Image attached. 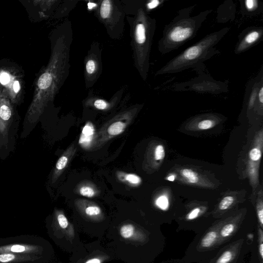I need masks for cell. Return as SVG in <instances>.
Instances as JSON below:
<instances>
[{
  "mask_svg": "<svg viewBox=\"0 0 263 263\" xmlns=\"http://www.w3.org/2000/svg\"><path fill=\"white\" fill-rule=\"evenodd\" d=\"M69 44L64 35L56 40L48 64L39 77L32 101L27 111L21 137L34 128L63 84L68 69Z\"/></svg>",
  "mask_w": 263,
  "mask_h": 263,
  "instance_id": "obj_1",
  "label": "cell"
},
{
  "mask_svg": "<svg viewBox=\"0 0 263 263\" xmlns=\"http://www.w3.org/2000/svg\"><path fill=\"white\" fill-rule=\"evenodd\" d=\"M194 6L180 10L177 15L164 28L163 35L158 42L159 52L165 54L178 49L195 37L202 23L211 10L201 12L191 16Z\"/></svg>",
  "mask_w": 263,
  "mask_h": 263,
  "instance_id": "obj_2",
  "label": "cell"
},
{
  "mask_svg": "<svg viewBox=\"0 0 263 263\" xmlns=\"http://www.w3.org/2000/svg\"><path fill=\"white\" fill-rule=\"evenodd\" d=\"M229 30L230 28L226 27L206 35L168 61L156 74L178 72L210 58L214 54V46Z\"/></svg>",
  "mask_w": 263,
  "mask_h": 263,
  "instance_id": "obj_3",
  "label": "cell"
},
{
  "mask_svg": "<svg viewBox=\"0 0 263 263\" xmlns=\"http://www.w3.org/2000/svg\"><path fill=\"white\" fill-rule=\"evenodd\" d=\"M156 21L149 16L143 8H140L133 27V50L135 65L144 80L149 69V54Z\"/></svg>",
  "mask_w": 263,
  "mask_h": 263,
  "instance_id": "obj_4",
  "label": "cell"
},
{
  "mask_svg": "<svg viewBox=\"0 0 263 263\" xmlns=\"http://www.w3.org/2000/svg\"><path fill=\"white\" fill-rule=\"evenodd\" d=\"M49 235L59 247L73 253L82 244L79 230L61 209H55L49 222H47Z\"/></svg>",
  "mask_w": 263,
  "mask_h": 263,
  "instance_id": "obj_5",
  "label": "cell"
},
{
  "mask_svg": "<svg viewBox=\"0 0 263 263\" xmlns=\"http://www.w3.org/2000/svg\"><path fill=\"white\" fill-rule=\"evenodd\" d=\"M34 254L53 259L54 250L45 239L34 235H21L0 239V253Z\"/></svg>",
  "mask_w": 263,
  "mask_h": 263,
  "instance_id": "obj_6",
  "label": "cell"
},
{
  "mask_svg": "<svg viewBox=\"0 0 263 263\" xmlns=\"http://www.w3.org/2000/svg\"><path fill=\"white\" fill-rule=\"evenodd\" d=\"M19 122L8 92L0 87V135L5 159L14 150Z\"/></svg>",
  "mask_w": 263,
  "mask_h": 263,
  "instance_id": "obj_7",
  "label": "cell"
},
{
  "mask_svg": "<svg viewBox=\"0 0 263 263\" xmlns=\"http://www.w3.org/2000/svg\"><path fill=\"white\" fill-rule=\"evenodd\" d=\"M74 205L84 223H86L82 231L99 238H102L109 226L105 223L107 217L102 208L95 202L85 199H76Z\"/></svg>",
  "mask_w": 263,
  "mask_h": 263,
  "instance_id": "obj_8",
  "label": "cell"
},
{
  "mask_svg": "<svg viewBox=\"0 0 263 263\" xmlns=\"http://www.w3.org/2000/svg\"><path fill=\"white\" fill-rule=\"evenodd\" d=\"M137 112L136 108L128 109L107 122L95 134L90 149H98L111 139L122 134L131 124Z\"/></svg>",
  "mask_w": 263,
  "mask_h": 263,
  "instance_id": "obj_9",
  "label": "cell"
},
{
  "mask_svg": "<svg viewBox=\"0 0 263 263\" xmlns=\"http://www.w3.org/2000/svg\"><path fill=\"white\" fill-rule=\"evenodd\" d=\"M115 257L100 240L83 243L72 253L69 263H106Z\"/></svg>",
  "mask_w": 263,
  "mask_h": 263,
  "instance_id": "obj_10",
  "label": "cell"
},
{
  "mask_svg": "<svg viewBox=\"0 0 263 263\" xmlns=\"http://www.w3.org/2000/svg\"><path fill=\"white\" fill-rule=\"evenodd\" d=\"M53 259L34 254L0 253V263H50Z\"/></svg>",
  "mask_w": 263,
  "mask_h": 263,
  "instance_id": "obj_11",
  "label": "cell"
},
{
  "mask_svg": "<svg viewBox=\"0 0 263 263\" xmlns=\"http://www.w3.org/2000/svg\"><path fill=\"white\" fill-rule=\"evenodd\" d=\"M76 152L77 146L74 143H72L63 153L57 161L53 168L50 179L51 184H53L58 181L73 159Z\"/></svg>",
  "mask_w": 263,
  "mask_h": 263,
  "instance_id": "obj_12",
  "label": "cell"
},
{
  "mask_svg": "<svg viewBox=\"0 0 263 263\" xmlns=\"http://www.w3.org/2000/svg\"><path fill=\"white\" fill-rule=\"evenodd\" d=\"M262 34V28H254L249 30L239 41L235 52L238 54L248 49L259 40Z\"/></svg>",
  "mask_w": 263,
  "mask_h": 263,
  "instance_id": "obj_13",
  "label": "cell"
},
{
  "mask_svg": "<svg viewBox=\"0 0 263 263\" xmlns=\"http://www.w3.org/2000/svg\"><path fill=\"white\" fill-rule=\"evenodd\" d=\"M73 192L75 194L87 198L98 196L101 193L96 184L87 180L80 182L74 188Z\"/></svg>",
  "mask_w": 263,
  "mask_h": 263,
  "instance_id": "obj_14",
  "label": "cell"
},
{
  "mask_svg": "<svg viewBox=\"0 0 263 263\" xmlns=\"http://www.w3.org/2000/svg\"><path fill=\"white\" fill-rule=\"evenodd\" d=\"M114 2L109 0H104L101 2L99 10V15L101 20L103 21L105 25H110L112 15L114 12Z\"/></svg>",
  "mask_w": 263,
  "mask_h": 263,
  "instance_id": "obj_15",
  "label": "cell"
},
{
  "mask_svg": "<svg viewBox=\"0 0 263 263\" xmlns=\"http://www.w3.org/2000/svg\"><path fill=\"white\" fill-rule=\"evenodd\" d=\"M95 134V129L92 124L90 122H88L84 126L81 133L79 139V144L83 146L84 143H85L83 147L87 148V145L88 143V146H89L91 147Z\"/></svg>",
  "mask_w": 263,
  "mask_h": 263,
  "instance_id": "obj_16",
  "label": "cell"
},
{
  "mask_svg": "<svg viewBox=\"0 0 263 263\" xmlns=\"http://www.w3.org/2000/svg\"><path fill=\"white\" fill-rule=\"evenodd\" d=\"M117 179L121 182L124 183L132 187H137L142 183L141 178L134 173H126L123 172H117Z\"/></svg>",
  "mask_w": 263,
  "mask_h": 263,
  "instance_id": "obj_17",
  "label": "cell"
},
{
  "mask_svg": "<svg viewBox=\"0 0 263 263\" xmlns=\"http://www.w3.org/2000/svg\"><path fill=\"white\" fill-rule=\"evenodd\" d=\"M180 174L182 177L190 183H197L199 181L198 174L191 169H182Z\"/></svg>",
  "mask_w": 263,
  "mask_h": 263,
  "instance_id": "obj_18",
  "label": "cell"
},
{
  "mask_svg": "<svg viewBox=\"0 0 263 263\" xmlns=\"http://www.w3.org/2000/svg\"><path fill=\"white\" fill-rule=\"evenodd\" d=\"M86 73L88 78L92 77V75L96 74L98 70V64L96 60L93 58H90L86 62Z\"/></svg>",
  "mask_w": 263,
  "mask_h": 263,
  "instance_id": "obj_19",
  "label": "cell"
},
{
  "mask_svg": "<svg viewBox=\"0 0 263 263\" xmlns=\"http://www.w3.org/2000/svg\"><path fill=\"white\" fill-rule=\"evenodd\" d=\"M217 234L215 231L208 232L202 239V246L204 247H209L211 246L215 240Z\"/></svg>",
  "mask_w": 263,
  "mask_h": 263,
  "instance_id": "obj_20",
  "label": "cell"
},
{
  "mask_svg": "<svg viewBox=\"0 0 263 263\" xmlns=\"http://www.w3.org/2000/svg\"><path fill=\"white\" fill-rule=\"evenodd\" d=\"M249 157L252 162H258L261 157V150L259 146L253 147L249 152Z\"/></svg>",
  "mask_w": 263,
  "mask_h": 263,
  "instance_id": "obj_21",
  "label": "cell"
},
{
  "mask_svg": "<svg viewBox=\"0 0 263 263\" xmlns=\"http://www.w3.org/2000/svg\"><path fill=\"white\" fill-rule=\"evenodd\" d=\"M155 204L159 209L166 210L169 205L168 198L165 195H161L156 199Z\"/></svg>",
  "mask_w": 263,
  "mask_h": 263,
  "instance_id": "obj_22",
  "label": "cell"
},
{
  "mask_svg": "<svg viewBox=\"0 0 263 263\" xmlns=\"http://www.w3.org/2000/svg\"><path fill=\"white\" fill-rule=\"evenodd\" d=\"M165 157V150L164 146L158 144L155 147L154 152V159L156 161L162 160Z\"/></svg>",
  "mask_w": 263,
  "mask_h": 263,
  "instance_id": "obj_23",
  "label": "cell"
},
{
  "mask_svg": "<svg viewBox=\"0 0 263 263\" xmlns=\"http://www.w3.org/2000/svg\"><path fill=\"white\" fill-rule=\"evenodd\" d=\"M234 197L227 196L223 198L219 204V208L221 210H224L229 208L234 202Z\"/></svg>",
  "mask_w": 263,
  "mask_h": 263,
  "instance_id": "obj_24",
  "label": "cell"
},
{
  "mask_svg": "<svg viewBox=\"0 0 263 263\" xmlns=\"http://www.w3.org/2000/svg\"><path fill=\"white\" fill-rule=\"evenodd\" d=\"M214 121L211 119H204L200 121L197 124V127L199 129H208L214 126Z\"/></svg>",
  "mask_w": 263,
  "mask_h": 263,
  "instance_id": "obj_25",
  "label": "cell"
},
{
  "mask_svg": "<svg viewBox=\"0 0 263 263\" xmlns=\"http://www.w3.org/2000/svg\"><path fill=\"white\" fill-rule=\"evenodd\" d=\"M93 106L99 110H106L109 108V104L103 99H97L93 102Z\"/></svg>",
  "mask_w": 263,
  "mask_h": 263,
  "instance_id": "obj_26",
  "label": "cell"
},
{
  "mask_svg": "<svg viewBox=\"0 0 263 263\" xmlns=\"http://www.w3.org/2000/svg\"><path fill=\"white\" fill-rule=\"evenodd\" d=\"M234 229V226L233 224H227L222 228L220 234L223 237L228 236L233 232Z\"/></svg>",
  "mask_w": 263,
  "mask_h": 263,
  "instance_id": "obj_27",
  "label": "cell"
},
{
  "mask_svg": "<svg viewBox=\"0 0 263 263\" xmlns=\"http://www.w3.org/2000/svg\"><path fill=\"white\" fill-rule=\"evenodd\" d=\"M232 256L231 252L227 251L218 259L217 263H228L231 260Z\"/></svg>",
  "mask_w": 263,
  "mask_h": 263,
  "instance_id": "obj_28",
  "label": "cell"
},
{
  "mask_svg": "<svg viewBox=\"0 0 263 263\" xmlns=\"http://www.w3.org/2000/svg\"><path fill=\"white\" fill-rule=\"evenodd\" d=\"M258 2L254 0H246L245 1L246 8L249 11L254 10L258 6Z\"/></svg>",
  "mask_w": 263,
  "mask_h": 263,
  "instance_id": "obj_29",
  "label": "cell"
},
{
  "mask_svg": "<svg viewBox=\"0 0 263 263\" xmlns=\"http://www.w3.org/2000/svg\"><path fill=\"white\" fill-rule=\"evenodd\" d=\"M257 212L258 219L261 225L263 224V208L262 202H259L257 206Z\"/></svg>",
  "mask_w": 263,
  "mask_h": 263,
  "instance_id": "obj_30",
  "label": "cell"
},
{
  "mask_svg": "<svg viewBox=\"0 0 263 263\" xmlns=\"http://www.w3.org/2000/svg\"><path fill=\"white\" fill-rule=\"evenodd\" d=\"M200 211V209L198 208L193 209L187 215V219H188L189 220H192V219L196 218L198 216Z\"/></svg>",
  "mask_w": 263,
  "mask_h": 263,
  "instance_id": "obj_31",
  "label": "cell"
},
{
  "mask_svg": "<svg viewBox=\"0 0 263 263\" xmlns=\"http://www.w3.org/2000/svg\"><path fill=\"white\" fill-rule=\"evenodd\" d=\"M160 2L158 0H153L150 1L148 3L146 4L147 8L148 9H153L156 8L158 5H159Z\"/></svg>",
  "mask_w": 263,
  "mask_h": 263,
  "instance_id": "obj_32",
  "label": "cell"
},
{
  "mask_svg": "<svg viewBox=\"0 0 263 263\" xmlns=\"http://www.w3.org/2000/svg\"><path fill=\"white\" fill-rule=\"evenodd\" d=\"M0 79L1 83L3 84H5L9 82V76L7 73H2Z\"/></svg>",
  "mask_w": 263,
  "mask_h": 263,
  "instance_id": "obj_33",
  "label": "cell"
},
{
  "mask_svg": "<svg viewBox=\"0 0 263 263\" xmlns=\"http://www.w3.org/2000/svg\"><path fill=\"white\" fill-rule=\"evenodd\" d=\"M256 97V92L253 91L251 95V98L249 101V107H252L254 103V101H255Z\"/></svg>",
  "mask_w": 263,
  "mask_h": 263,
  "instance_id": "obj_34",
  "label": "cell"
},
{
  "mask_svg": "<svg viewBox=\"0 0 263 263\" xmlns=\"http://www.w3.org/2000/svg\"><path fill=\"white\" fill-rule=\"evenodd\" d=\"M258 97L259 101L261 104L263 103V87L261 86L258 91Z\"/></svg>",
  "mask_w": 263,
  "mask_h": 263,
  "instance_id": "obj_35",
  "label": "cell"
},
{
  "mask_svg": "<svg viewBox=\"0 0 263 263\" xmlns=\"http://www.w3.org/2000/svg\"><path fill=\"white\" fill-rule=\"evenodd\" d=\"M166 180L170 181H174L175 179V176L173 174H171L165 178Z\"/></svg>",
  "mask_w": 263,
  "mask_h": 263,
  "instance_id": "obj_36",
  "label": "cell"
},
{
  "mask_svg": "<svg viewBox=\"0 0 263 263\" xmlns=\"http://www.w3.org/2000/svg\"><path fill=\"white\" fill-rule=\"evenodd\" d=\"M259 253L261 255V257L262 258L263 257V244L262 243L260 244V245L259 246Z\"/></svg>",
  "mask_w": 263,
  "mask_h": 263,
  "instance_id": "obj_37",
  "label": "cell"
},
{
  "mask_svg": "<svg viewBox=\"0 0 263 263\" xmlns=\"http://www.w3.org/2000/svg\"><path fill=\"white\" fill-rule=\"evenodd\" d=\"M3 149V143H2V139H1V135H0V153L2 152Z\"/></svg>",
  "mask_w": 263,
  "mask_h": 263,
  "instance_id": "obj_38",
  "label": "cell"
},
{
  "mask_svg": "<svg viewBox=\"0 0 263 263\" xmlns=\"http://www.w3.org/2000/svg\"><path fill=\"white\" fill-rule=\"evenodd\" d=\"M50 263H62V262H50Z\"/></svg>",
  "mask_w": 263,
  "mask_h": 263,
  "instance_id": "obj_39",
  "label": "cell"
}]
</instances>
